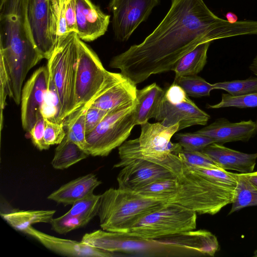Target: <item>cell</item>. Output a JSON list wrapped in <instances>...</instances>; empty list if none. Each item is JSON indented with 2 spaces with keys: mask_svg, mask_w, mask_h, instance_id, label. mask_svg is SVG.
I'll return each instance as SVG.
<instances>
[{
  "mask_svg": "<svg viewBox=\"0 0 257 257\" xmlns=\"http://www.w3.org/2000/svg\"><path fill=\"white\" fill-rule=\"evenodd\" d=\"M247 35H257L256 21L231 23L215 15L203 0H171L155 29L142 43L113 57L109 65L137 85L153 74L173 71L200 44Z\"/></svg>",
  "mask_w": 257,
  "mask_h": 257,
  "instance_id": "cell-1",
  "label": "cell"
},
{
  "mask_svg": "<svg viewBox=\"0 0 257 257\" xmlns=\"http://www.w3.org/2000/svg\"><path fill=\"white\" fill-rule=\"evenodd\" d=\"M173 174L177 178L178 190L169 203L179 204L199 214L212 215L233 202L236 173L221 168L190 167L182 161Z\"/></svg>",
  "mask_w": 257,
  "mask_h": 257,
  "instance_id": "cell-2",
  "label": "cell"
},
{
  "mask_svg": "<svg viewBox=\"0 0 257 257\" xmlns=\"http://www.w3.org/2000/svg\"><path fill=\"white\" fill-rule=\"evenodd\" d=\"M168 202L133 191L110 188L100 195L98 216L102 229L126 233L139 219Z\"/></svg>",
  "mask_w": 257,
  "mask_h": 257,
  "instance_id": "cell-3",
  "label": "cell"
},
{
  "mask_svg": "<svg viewBox=\"0 0 257 257\" xmlns=\"http://www.w3.org/2000/svg\"><path fill=\"white\" fill-rule=\"evenodd\" d=\"M78 38L76 32H71L59 39L47 65L58 92L61 122L72 113L74 106Z\"/></svg>",
  "mask_w": 257,
  "mask_h": 257,
  "instance_id": "cell-4",
  "label": "cell"
},
{
  "mask_svg": "<svg viewBox=\"0 0 257 257\" xmlns=\"http://www.w3.org/2000/svg\"><path fill=\"white\" fill-rule=\"evenodd\" d=\"M197 213L174 203L146 215L124 233L145 239L182 233L196 228Z\"/></svg>",
  "mask_w": 257,
  "mask_h": 257,
  "instance_id": "cell-5",
  "label": "cell"
},
{
  "mask_svg": "<svg viewBox=\"0 0 257 257\" xmlns=\"http://www.w3.org/2000/svg\"><path fill=\"white\" fill-rule=\"evenodd\" d=\"M120 161L113 168H122L117 177L118 188L133 191L156 180L174 177L163 164L145 158L137 138L125 141L118 147Z\"/></svg>",
  "mask_w": 257,
  "mask_h": 257,
  "instance_id": "cell-6",
  "label": "cell"
},
{
  "mask_svg": "<svg viewBox=\"0 0 257 257\" xmlns=\"http://www.w3.org/2000/svg\"><path fill=\"white\" fill-rule=\"evenodd\" d=\"M136 102L131 105L109 111L91 132L86 135L85 151L94 157L107 156L121 146L136 125Z\"/></svg>",
  "mask_w": 257,
  "mask_h": 257,
  "instance_id": "cell-7",
  "label": "cell"
},
{
  "mask_svg": "<svg viewBox=\"0 0 257 257\" xmlns=\"http://www.w3.org/2000/svg\"><path fill=\"white\" fill-rule=\"evenodd\" d=\"M210 118L173 82L165 91L155 119L166 126L178 124L180 131L194 125H206Z\"/></svg>",
  "mask_w": 257,
  "mask_h": 257,
  "instance_id": "cell-8",
  "label": "cell"
},
{
  "mask_svg": "<svg viewBox=\"0 0 257 257\" xmlns=\"http://www.w3.org/2000/svg\"><path fill=\"white\" fill-rule=\"evenodd\" d=\"M77 46L75 103L72 113L95 96L103 85L108 73L97 54L79 38Z\"/></svg>",
  "mask_w": 257,
  "mask_h": 257,
  "instance_id": "cell-9",
  "label": "cell"
},
{
  "mask_svg": "<svg viewBox=\"0 0 257 257\" xmlns=\"http://www.w3.org/2000/svg\"><path fill=\"white\" fill-rule=\"evenodd\" d=\"M160 0H111L108 9L112 14V28L115 38L127 41L146 21Z\"/></svg>",
  "mask_w": 257,
  "mask_h": 257,
  "instance_id": "cell-10",
  "label": "cell"
},
{
  "mask_svg": "<svg viewBox=\"0 0 257 257\" xmlns=\"http://www.w3.org/2000/svg\"><path fill=\"white\" fill-rule=\"evenodd\" d=\"M141 132L137 138L142 155L151 161L163 164L171 154L177 155L183 148L178 143L171 142L179 131V124L166 126L160 122L148 121L141 125Z\"/></svg>",
  "mask_w": 257,
  "mask_h": 257,
  "instance_id": "cell-11",
  "label": "cell"
},
{
  "mask_svg": "<svg viewBox=\"0 0 257 257\" xmlns=\"http://www.w3.org/2000/svg\"><path fill=\"white\" fill-rule=\"evenodd\" d=\"M137 90L136 84L120 72L108 71L103 85L86 104L109 111L134 104Z\"/></svg>",
  "mask_w": 257,
  "mask_h": 257,
  "instance_id": "cell-12",
  "label": "cell"
},
{
  "mask_svg": "<svg viewBox=\"0 0 257 257\" xmlns=\"http://www.w3.org/2000/svg\"><path fill=\"white\" fill-rule=\"evenodd\" d=\"M82 240L90 246L114 253H152L155 252L157 247L154 239H145L102 229L85 233Z\"/></svg>",
  "mask_w": 257,
  "mask_h": 257,
  "instance_id": "cell-13",
  "label": "cell"
},
{
  "mask_svg": "<svg viewBox=\"0 0 257 257\" xmlns=\"http://www.w3.org/2000/svg\"><path fill=\"white\" fill-rule=\"evenodd\" d=\"M49 73L47 66L34 72L23 87L21 93V121L23 129L29 132L43 117L41 107L47 90Z\"/></svg>",
  "mask_w": 257,
  "mask_h": 257,
  "instance_id": "cell-14",
  "label": "cell"
},
{
  "mask_svg": "<svg viewBox=\"0 0 257 257\" xmlns=\"http://www.w3.org/2000/svg\"><path fill=\"white\" fill-rule=\"evenodd\" d=\"M28 15L35 46L48 60L56 45L50 30V0H29Z\"/></svg>",
  "mask_w": 257,
  "mask_h": 257,
  "instance_id": "cell-15",
  "label": "cell"
},
{
  "mask_svg": "<svg viewBox=\"0 0 257 257\" xmlns=\"http://www.w3.org/2000/svg\"><path fill=\"white\" fill-rule=\"evenodd\" d=\"M110 18V15L103 13L90 0H76V33L82 41L92 42L104 35Z\"/></svg>",
  "mask_w": 257,
  "mask_h": 257,
  "instance_id": "cell-16",
  "label": "cell"
},
{
  "mask_svg": "<svg viewBox=\"0 0 257 257\" xmlns=\"http://www.w3.org/2000/svg\"><path fill=\"white\" fill-rule=\"evenodd\" d=\"M23 232L33 237L48 249L59 254L76 257H111L114 252L90 246L83 242L64 239L39 231L32 226Z\"/></svg>",
  "mask_w": 257,
  "mask_h": 257,
  "instance_id": "cell-17",
  "label": "cell"
},
{
  "mask_svg": "<svg viewBox=\"0 0 257 257\" xmlns=\"http://www.w3.org/2000/svg\"><path fill=\"white\" fill-rule=\"evenodd\" d=\"M256 132V122L251 120L232 122L225 118H219L195 133L222 145L232 142H247Z\"/></svg>",
  "mask_w": 257,
  "mask_h": 257,
  "instance_id": "cell-18",
  "label": "cell"
},
{
  "mask_svg": "<svg viewBox=\"0 0 257 257\" xmlns=\"http://www.w3.org/2000/svg\"><path fill=\"white\" fill-rule=\"evenodd\" d=\"M210 158L219 168L236 171L239 173H249L254 170L257 153L247 154L212 143L201 151Z\"/></svg>",
  "mask_w": 257,
  "mask_h": 257,
  "instance_id": "cell-19",
  "label": "cell"
},
{
  "mask_svg": "<svg viewBox=\"0 0 257 257\" xmlns=\"http://www.w3.org/2000/svg\"><path fill=\"white\" fill-rule=\"evenodd\" d=\"M101 184L96 176L90 173L79 177L51 193L49 200L64 205H72L77 201L93 193L94 189Z\"/></svg>",
  "mask_w": 257,
  "mask_h": 257,
  "instance_id": "cell-20",
  "label": "cell"
},
{
  "mask_svg": "<svg viewBox=\"0 0 257 257\" xmlns=\"http://www.w3.org/2000/svg\"><path fill=\"white\" fill-rule=\"evenodd\" d=\"M165 94L156 83L137 90L136 103L134 110L136 125H141L155 118Z\"/></svg>",
  "mask_w": 257,
  "mask_h": 257,
  "instance_id": "cell-21",
  "label": "cell"
},
{
  "mask_svg": "<svg viewBox=\"0 0 257 257\" xmlns=\"http://www.w3.org/2000/svg\"><path fill=\"white\" fill-rule=\"evenodd\" d=\"M55 212V210H15L1 212V215L13 228L24 232L34 224L50 223Z\"/></svg>",
  "mask_w": 257,
  "mask_h": 257,
  "instance_id": "cell-22",
  "label": "cell"
},
{
  "mask_svg": "<svg viewBox=\"0 0 257 257\" xmlns=\"http://www.w3.org/2000/svg\"><path fill=\"white\" fill-rule=\"evenodd\" d=\"M210 44V42L200 44L184 55L173 70L175 78L196 75L201 72L207 62V53Z\"/></svg>",
  "mask_w": 257,
  "mask_h": 257,
  "instance_id": "cell-23",
  "label": "cell"
},
{
  "mask_svg": "<svg viewBox=\"0 0 257 257\" xmlns=\"http://www.w3.org/2000/svg\"><path fill=\"white\" fill-rule=\"evenodd\" d=\"M89 156L84 150L65 137L56 148L51 165L55 169L64 170Z\"/></svg>",
  "mask_w": 257,
  "mask_h": 257,
  "instance_id": "cell-24",
  "label": "cell"
},
{
  "mask_svg": "<svg viewBox=\"0 0 257 257\" xmlns=\"http://www.w3.org/2000/svg\"><path fill=\"white\" fill-rule=\"evenodd\" d=\"M177 190V180L174 176L156 180L135 192L146 197L169 203L176 196Z\"/></svg>",
  "mask_w": 257,
  "mask_h": 257,
  "instance_id": "cell-25",
  "label": "cell"
},
{
  "mask_svg": "<svg viewBox=\"0 0 257 257\" xmlns=\"http://www.w3.org/2000/svg\"><path fill=\"white\" fill-rule=\"evenodd\" d=\"M86 104L69 115L64 121L65 137L85 151L86 146L85 114Z\"/></svg>",
  "mask_w": 257,
  "mask_h": 257,
  "instance_id": "cell-26",
  "label": "cell"
},
{
  "mask_svg": "<svg viewBox=\"0 0 257 257\" xmlns=\"http://www.w3.org/2000/svg\"><path fill=\"white\" fill-rule=\"evenodd\" d=\"M237 184L235 195L229 214L243 208L257 206V188L243 173H236Z\"/></svg>",
  "mask_w": 257,
  "mask_h": 257,
  "instance_id": "cell-27",
  "label": "cell"
},
{
  "mask_svg": "<svg viewBox=\"0 0 257 257\" xmlns=\"http://www.w3.org/2000/svg\"><path fill=\"white\" fill-rule=\"evenodd\" d=\"M41 112L45 119L62 123L60 121L61 104L58 92L54 82L49 76L48 88Z\"/></svg>",
  "mask_w": 257,
  "mask_h": 257,
  "instance_id": "cell-28",
  "label": "cell"
},
{
  "mask_svg": "<svg viewBox=\"0 0 257 257\" xmlns=\"http://www.w3.org/2000/svg\"><path fill=\"white\" fill-rule=\"evenodd\" d=\"M174 82L181 86L188 96L195 97L209 96L214 89L213 84L197 75L175 78Z\"/></svg>",
  "mask_w": 257,
  "mask_h": 257,
  "instance_id": "cell-29",
  "label": "cell"
},
{
  "mask_svg": "<svg viewBox=\"0 0 257 257\" xmlns=\"http://www.w3.org/2000/svg\"><path fill=\"white\" fill-rule=\"evenodd\" d=\"M100 197V195L92 193L73 203L68 212L89 223L98 215Z\"/></svg>",
  "mask_w": 257,
  "mask_h": 257,
  "instance_id": "cell-30",
  "label": "cell"
},
{
  "mask_svg": "<svg viewBox=\"0 0 257 257\" xmlns=\"http://www.w3.org/2000/svg\"><path fill=\"white\" fill-rule=\"evenodd\" d=\"M213 87L224 90L233 96L254 93L257 92V78L217 82L213 84Z\"/></svg>",
  "mask_w": 257,
  "mask_h": 257,
  "instance_id": "cell-31",
  "label": "cell"
},
{
  "mask_svg": "<svg viewBox=\"0 0 257 257\" xmlns=\"http://www.w3.org/2000/svg\"><path fill=\"white\" fill-rule=\"evenodd\" d=\"M175 138L187 151H201L208 145L215 143L212 139L196 133H178Z\"/></svg>",
  "mask_w": 257,
  "mask_h": 257,
  "instance_id": "cell-32",
  "label": "cell"
},
{
  "mask_svg": "<svg viewBox=\"0 0 257 257\" xmlns=\"http://www.w3.org/2000/svg\"><path fill=\"white\" fill-rule=\"evenodd\" d=\"M234 107L247 108L257 107V92L241 96H233L230 94L223 93L221 101L214 105L207 104L208 108H219Z\"/></svg>",
  "mask_w": 257,
  "mask_h": 257,
  "instance_id": "cell-33",
  "label": "cell"
},
{
  "mask_svg": "<svg viewBox=\"0 0 257 257\" xmlns=\"http://www.w3.org/2000/svg\"><path fill=\"white\" fill-rule=\"evenodd\" d=\"M88 223L85 220L68 212L60 217L53 218L50 222L52 229L61 234L83 227Z\"/></svg>",
  "mask_w": 257,
  "mask_h": 257,
  "instance_id": "cell-34",
  "label": "cell"
},
{
  "mask_svg": "<svg viewBox=\"0 0 257 257\" xmlns=\"http://www.w3.org/2000/svg\"><path fill=\"white\" fill-rule=\"evenodd\" d=\"M177 155L185 165L190 167L220 168L210 158L201 151H187L183 149Z\"/></svg>",
  "mask_w": 257,
  "mask_h": 257,
  "instance_id": "cell-35",
  "label": "cell"
},
{
  "mask_svg": "<svg viewBox=\"0 0 257 257\" xmlns=\"http://www.w3.org/2000/svg\"><path fill=\"white\" fill-rule=\"evenodd\" d=\"M45 120V142L49 146L59 144L64 139L66 132L63 122L59 123Z\"/></svg>",
  "mask_w": 257,
  "mask_h": 257,
  "instance_id": "cell-36",
  "label": "cell"
},
{
  "mask_svg": "<svg viewBox=\"0 0 257 257\" xmlns=\"http://www.w3.org/2000/svg\"><path fill=\"white\" fill-rule=\"evenodd\" d=\"M1 130L3 128V110L6 105L7 96L10 97L11 90L9 76L3 61L1 59Z\"/></svg>",
  "mask_w": 257,
  "mask_h": 257,
  "instance_id": "cell-37",
  "label": "cell"
},
{
  "mask_svg": "<svg viewBox=\"0 0 257 257\" xmlns=\"http://www.w3.org/2000/svg\"><path fill=\"white\" fill-rule=\"evenodd\" d=\"M45 123V119L43 117H41L29 132L33 144L40 151L48 150L50 148L44 140Z\"/></svg>",
  "mask_w": 257,
  "mask_h": 257,
  "instance_id": "cell-38",
  "label": "cell"
},
{
  "mask_svg": "<svg viewBox=\"0 0 257 257\" xmlns=\"http://www.w3.org/2000/svg\"><path fill=\"white\" fill-rule=\"evenodd\" d=\"M86 105L87 108L85 114L86 135L92 131L108 112L93 106Z\"/></svg>",
  "mask_w": 257,
  "mask_h": 257,
  "instance_id": "cell-39",
  "label": "cell"
},
{
  "mask_svg": "<svg viewBox=\"0 0 257 257\" xmlns=\"http://www.w3.org/2000/svg\"><path fill=\"white\" fill-rule=\"evenodd\" d=\"M76 7V0H64L65 14L68 33L77 32Z\"/></svg>",
  "mask_w": 257,
  "mask_h": 257,
  "instance_id": "cell-40",
  "label": "cell"
},
{
  "mask_svg": "<svg viewBox=\"0 0 257 257\" xmlns=\"http://www.w3.org/2000/svg\"><path fill=\"white\" fill-rule=\"evenodd\" d=\"M251 184L257 188V171L245 174Z\"/></svg>",
  "mask_w": 257,
  "mask_h": 257,
  "instance_id": "cell-41",
  "label": "cell"
},
{
  "mask_svg": "<svg viewBox=\"0 0 257 257\" xmlns=\"http://www.w3.org/2000/svg\"><path fill=\"white\" fill-rule=\"evenodd\" d=\"M227 21L231 23H234L238 21L237 16L232 12H229L225 15Z\"/></svg>",
  "mask_w": 257,
  "mask_h": 257,
  "instance_id": "cell-42",
  "label": "cell"
},
{
  "mask_svg": "<svg viewBox=\"0 0 257 257\" xmlns=\"http://www.w3.org/2000/svg\"><path fill=\"white\" fill-rule=\"evenodd\" d=\"M249 69L257 76V55L253 59L252 63L250 64Z\"/></svg>",
  "mask_w": 257,
  "mask_h": 257,
  "instance_id": "cell-43",
  "label": "cell"
},
{
  "mask_svg": "<svg viewBox=\"0 0 257 257\" xmlns=\"http://www.w3.org/2000/svg\"><path fill=\"white\" fill-rule=\"evenodd\" d=\"M254 256L257 257V249L254 251Z\"/></svg>",
  "mask_w": 257,
  "mask_h": 257,
  "instance_id": "cell-44",
  "label": "cell"
},
{
  "mask_svg": "<svg viewBox=\"0 0 257 257\" xmlns=\"http://www.w3.org/2000/svg\"><path fill=\"white\" fill-rule=\"evenodd\" d=\"M256 127H257V120H256Z\"/></svg>",
  "mask_w": 257,
  "mask_h": 257,
  "instance_id": "cell-45",
  "label": "cell"
}]
</instances>
